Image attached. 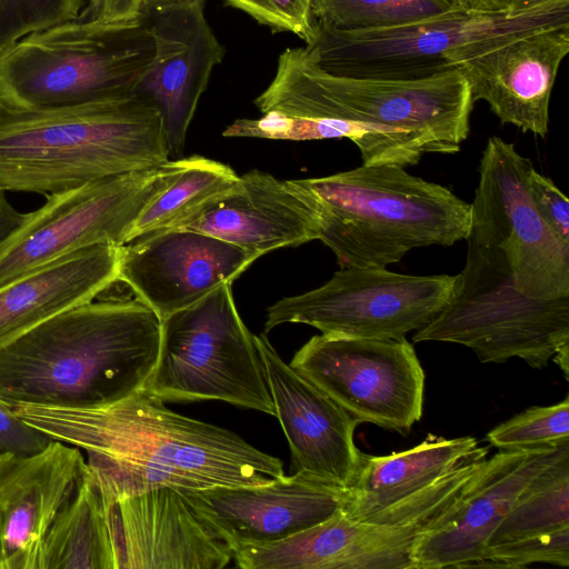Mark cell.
<instances>
[{"label": "cell", "mask_w": 569, "mask_h": 569, "mask_svg": "<svg viewBox=\"0 0 569 569\" xmlns=\"http://www.w3.org/2000/svg\"><path fill=\"white\" fill-rule=\"evenodd\" d=\"M9 406L46 436L88 453L106 503L159 487L251 486L284 475L277 457L230 430L170 410L144 388L99 407Z\"/></svg>", "instance_id": "6da1fadb"}, {"label": "cell", "mask_w": 569, "mask_h": 569, "mask_svg": "<svg viewBox=\"0 0 569 569\" xmlns=\"http://www.w3.org/2000/svg\"><path fill=\"white\" fill-rule=\"evenodd\" d=\"M160 342V319L138 299L73 307L0 349V399L77 408L120 401L144 388Z\"/></svg>", "instance_id": "7a4b0ae2"}, {"label": "cell", "mask_w": 569, "mask_h": 569, "mask_svg": "<svg viewBox=\"0 0 569 569\" xmlns=\"http://www.w3.org/2000/svg\"><path fill=\"white\" fill-rule=\"evenodd\" d=\"M254 104L263 114L335 119L369 133L370 164L416 166L423 154H452L470 131L473 100L465 74L450 69L419 79L336 76L303 48H288Z\"/></svg>", "instance_id": "3957f363"}, {"label": "cell", "mask_w": 569, "mask_h": 569, "mask_svg": "<svg viewBox=\"0 0 569 569\" xmlns=\"http://www.w3.org/2000/svg\"><path fill=\"white\" fill-rule=\"evenodd\" d=\"M159 112L137 97L0 107V188L50 194L169 160Z\"/></svg>", "instance_id": "277c9868"}, {"label": "cell", "mask_w": 569, "mask_h": 569, "mask_svg": "<svg viewBox=\"0 0 569 569\" xmlns=\"http://www.w3.org/2000/svg\"><path fill=\"white\" fill-rule=\"evenodd\" d=\"M319 212V237L340 268H387L410 250L466 240L471 204L397 164L295 179Z\"/></svg>", "instance_id": "5b68a950"}, {"label": "cell", "mask_w": 569, "mask_h": 569, "mask_svg": "<svg viewBox=\"0 0 569 569\" xmlns=\"http://www.w3.org/2000/svg\"><path fill=\"white\" fill-rule=\"evenodd\" d=\"M153 54L140 14L119 22L56 24L0 54V107L38 110L132 97Z\"/></svg>", "instance_id": "8992f818"}, {"label": "cell", "mask_w": 569, "mask_h": 569, "mask_svg": "<svg viewBox=\"0 0 569 569\" xmlns=\"http://www.w3.org/2000/svg\"><path fill=\"white\" fill-rule=\"evenodd\" d=\"M569 23V0L520 12L453 6L421 20L382 29L339 31L316 22L305 49L323 71L372 79H419L457 68L517 36Z\"/></svg>", "instance_id": "52a82bcc"}, {"label": "cell", "mask_w": 569, "mask_h": 569, "mask_svg": "<svg viewBox=\"0 0 569 569\" xmlns=\"http://www.w3.org/2000/svg\"><path fill=\"white\" fill-rule=\"evenodd\" d=\"M466 240V264L448 302L412 340L459 343L483 363L520 358L531 368H545L569 345V296L536 299L521 293L505 251L473 219Z\"/></svg>", "instance_id": "ba28073f"}, {"label": "cell", "mask_w": 569, "mask_h": 569, "mask_svg": "<svg viewBox=\"0 0 569 569\" xmlns=\"http://www.w3.org/2000/svg\"><path fill=\"white\" fill-rule=\"evenodd\" d=\"M144 389L164 402L218 400L276 416L256 336L231 283L161 321L159 357Z\"/></svg>", "instance_id": "9c48e42d"}, {"label": "cell", "mask_w": 569, "mask_h": 569, "mask_svg": "<svg viewBox=\"0 0 569 569\" xmlns=\"http://www.w3.org/2000/svg\"><path fill=\"white\" fill-rule=\"evenodd\" d=\"M183 159L103 178L61 192L27 212L0 243V288L67 254L124 246L143 209L179 174Z\"/></svg>", "instance_id": "30bf717a"}, {"label": "cell", "mask_w": 569, "mask_h": 569, "mask_svg": "<svg viewBox=\"0 0 569 569\" xmlns=\"http://www.w3.org/2000/svg\"><path fill=\"white\" fill-rule=\"evenodd\" d=\"M456 276H412L387 268H340L321 287L278 300L264 331L303 323L323 335L399 339L428 325L446 306Z\"/></svg>", "instance_id": "8fae6325"}, {"label": "cell", "mask_w": 569, "mask_h": 569, "mask_svg": "<svg viewBox=\"0 0 569 569\" xmlns=\"http://www.w3.org/2000/svg\"><path fill=\"white\" fill-rule=\"evenodd\" d=\"M290 366L362 422L407 435L422 416L425 372L406 338L318 335Z\"/></svg>", "instance_id": "7c38bea8"}, {"label": "cell", "mask_w": 569, "mask_h": 569, "mask_svg": "<svg viewBox=\"0 0 569 569\" xmlns=\"http://www.w3.org/2000/svg\"><path fill=\"white\" fill-rule=\"evenodd\" d=\"M489 447L473 437L429 435L388 456L361 455L341 511L370 523L405 526L437 520L481 470Z\"/></svg>", "instance_id": "4fadbf2b"}, {"label": "cell", "mask_w": 569, "mask_h": 569, "mask_svg": "<svg viewBox=\"0 0 569 569\" xmlns=\"http://www.w3.org/2000/svg\"><path fill=\"white\" fill-rule=\"evenodd\" d=\"M533 164L516 147L491 137L482 151L471 219L508 259L516 288L529 298L569 296V244L539 216L529 190Z\"/></svg>", "instance_id": "5bb4252c"}, {"label": "cell", "mask_w": 569, "mask_h": 569, "mask_svg": "<svg viewBox=\"0 0 569 569\" xmlns=\"http://www.w3.org/2000/svg\"><path fill=\"white\" fill-rule=\"evenodd\" d=\"M140 17L153 39L154 54L134 97L159 112L170 154H180L200 97L226 49L206 19L204 0L143 6Z\"/></svg>", "instance_id": "9a60e30c"}, {"label": "cell", "mask_w": 569, "mask_h": 569, "mask_svg": "<svg viewBox=\"0 0 569 569\" xmlns=\"http://www.w3.org/2000/svg\"><path fill=\"white\" fill-rule=\"evenodd\" d=\"M257 256L212 236L168 229L120 247L118 281L160 321L231 283Z\"/></svg>", "instance_id": "2e32d148"}, {"label": "cell", "mask_w": 569, "mask_h": 569, "mask_svg": "<svg viewBox=\"0 0 569 569\" xmlns=\"http://www.w3.org/2000/svg\"><path fill=\"white\" fill-rule=\"evenodd\" d=\"M569 451V440L529 450H501L437 522L417 539L413 569L471 568L482 559L488 540L528 483Z\"/></svg>", "instance_id": "e0dca14e"}, {"label": "cell", "mask_w": 569, "mask_h": 569, "mask_svg": "<svg viewBox=\"0 0 569 569\" xmlns=\"http://www.w3.org/2000/svg\"><path fill=\"white\" fill-rule=\"evenodd\" d=\"M181 491L229 548L289 538L335 516L347 498V489L302 471L261 485Z\"/></svg>", "instance_id": "ac0fdd59"}, {"label": "cell", "mask_w": 569, "mask_h": 569, "mask_svg": "<svg viewBox=\"0 0 569 569\" xmlns=\"http://www.w3.org/2000/svg\"><path fill=\"white\" fill-rule=\"evenodd\" d=\"M256 342L296 471L349 488L361 461L362 451L355 443L361 422L287 363L266 332L256 336Z\"/></svg>", "instance_id": "d6986e66"}, {"label": "cell", "mask_w": 569, "mask_h": 569, "mask_svg": "<svg viewBox=\"0 0 569 569\" xmlns=\"http://www.w3.org/2000/svg\"><path fill=\"white\" fill-rule=\"evenodd\" d=\"M106 505L117 569H222L232 560L179 489L159 487Z\"/></svg>", "instance_id": "ffe728a7"}, {"label": "cell", "mask_w": 569, "mask_h": 569, "mask_svg": "<svg viewBox=\"0 0 569 569\" xmlns=\"http://www.w3.org/2000/svg\"><path fill=\"white\" fill-rule=\"evenodd\" d=\"M569 52V23L508 39L457 68L473 102L486 101L501 123L545 138L559 67Z\"/></svg>", "instance_id": "44dd1931"}, {"label": "cell", "mask_w": 569, "mask_h": 569, "mask_svg": "<svg viewBox=\"0 0 569 569\" xmlns=\"http://www.w3.org/2000/svg\"><path fill=\"white\" fill-rule=\"evenodd\" d=\"M435 522L370 523L340 510L289 538L230 550L242 569H413L415 543Z\"/></svg>", "instance_id": "7402d4cb"}, {"label": "cell", "mask_w": 569, "mask_h": 569, "mask_svg": "<svg viewBox=\"0 0 569 569\" xmlns=\"http://www.w3.org/2000/svg\"><path fill=\"white\" fill-rule=\"evenodd\" d=\"M84 466L79 448L59 440L33 455L0 452V569H36L43 538Z\"/></svg>", "instance_id": "603a6c76"}, {"label": "cell", "mask_w": 569, "mask_h": 569, "mask_svg": "<svg viewBox=\"0 0 569 569\" xmlns=\"http://www.w3.org/2000/svg\"><path fill=\"white\" fill-rule=\"evenodd\" d=\"M180 229L212 236L259 258L279 248L318 240L319 212L295 180L251 170Z\"/></svg>", "instance_id": "cb8c5ba5"}, {"label": "cell", "mask_w": 569, "mask_h": 569, "mask_svg": "<svg viewBox=\"0 0 569 569\" xmlns=\"http://www.w3.org/2000/svg\"><path fill=\"white\" fill-rule=\"evenodd\" d=\"M120 247L84 248L0 288V349L117 282Z\"/></svg>", "instance_id": "d4e9b609"}, {"label": "cell", "mask_w": 569, "mask_h": 569, "mask_svg": "<svg viewBox=\"0 0 569 569\" xmlns=\"http://www.w3.org/2000/svg\"><path fill=\"white\" fill-rule=\"evenodd\" d=\"M36 569H117L108 508L87 462L43 538Z\"/></svg>", "instance_id": "484cf974"}, {"label": "cell", "mask_w": 569, "mask_h": 569, "mask_svg": "<svg viewBox=\"0 0 569 569\" xmlns=\"http://www.w3.org/2000/svg\"><path fill=\"white\" fill-rule=\"evenodd\" d=\"M238 180L239 174L228 164L202 156L183 158L179 174L137 219L129 242L180 228L221 199Z\"/></svg>", "instance_id": "4316f807"}, {"label": "cell", "mask_w": 569, "mask_h": 569, "mask_svg": "<svg viewBox=\"0 0 569 569\" xmlns=\"http://www.w3.org/2000/svg\"><path fill=\"white\" fill-rule=\"evenodd\" d=\"M567 527H569V451L528 483L490 536L487 547L547 535Z\"/></svg>", "instance_id": "83f0119b"}, {"label": "cell", "mask_w": 569, "mask_h": 569, "mask_svg": "<svg viewBox=\"0 0 569 569\" xmlns=\"http://www.w3.org/2000/svg\"><path fill=\"white\" fill-rule=\"evenodd\" d=\"M451 0H311L317 23L339 31L397 27L445 12Z\"/></svg>", "instance_id": "f1b7e54d"}, {"label": "cell", "mask_w": 569, "mask_h": 569, "mask_svg": "<svg viewBox=\"0 0 569 569\" xmlns=\"http://www.w3.org/2000/svg\"><path fill=\"white\" fill-rule=\"evenodd\" d=\"M222 134L230 138L289 141L346 138L358 147L363 164L371 162V142L368 131L359 123L350 121L268 112L258 119H237L224 129Z\"/></svg>", "instance_id": "f546056e"}, {"label": "cell", "mask_w": 569, "mask_h": 569, "mask_svg": "<svg viewBox=\"0 0 569 569\" xmlns=\"http://www.w3.org/2000/svg\"><path fill=\"white\" fill-rule=\"evenodd\" d=\"M500 450H529L569 440V397L545 407H531L498 425L487 435Z\"/></svg>", "instance_id": "4dcf8cb0"}, {"label": "cell", "mask_w": 569, "mask_h": 569, "mask_svg": "<svg viewBox=\"0 0 569 569\" xmlns=\"http://www.w3.org/2000/svg\"><path fill=\"white\" fill-rule=\"evenodd\" d=\"M86 0H0V54L20 39L76 20Z\"/></svg>", "instance_id": "1f68e13d"}, {"label": "cell", "mask_w": 569, "mask_h": 569, "mask_svg": "<svg viewBox=\"0 0 569 569\" xmlns=\"http://www.w3.org/2000/svg\"><path fill=\"white\" fill-rule=\"evenodd\" d=\"M480 561H487L488 567L495 568H525L536 562L568 567L569 527L547 535L488 546Z\"/></svg>", "instance_id": "d6a6232c"}, {"label": "cell", "mask_w": 569, "mask_h": 569, "mask_svg": "<svg viewBox=\"0 0 569 569\" xmlns=\"http://www.w3.org/2000/svg\"><path fill=\"white\" fill-rule=\"evenodd\" d=\"M241 10L272 32H291L306 44L311 40L316 20L311 13V0H223Z\"/></svg>", "instance_id": "836d02e7"}, {"label": "cell", "mask_w": 569, "mask_h": 569, "mask_svg": "<svg viewBox=\"0 0 569 569\" xmlns=\"http://www.w3.org/2000/svg\"><path fill=\"white\" fill-rule=\"evenodd\" d=\"M532 202L550 230L569 244V200L553 181L532 168L529 176Z\"/></svg>", "instance_id": "e575fe53"}, {"label": "cell", "mask_w": 569, "mask_h": 569, "mask_svg": "<svg viewBox=\"0 0 569 569\" xmlns=\"http://www.w3.org/2000/svg\"><path fill=\"white\" fill-rule=\"evenodd\" d=\"M53 439L20 419L0 399V452L28 456L43 450Z\"/></svg>", "instance_id": "d590c367"}, {"label": "cell", "mask_w": 569, "mask_h": 569, "mask_svg": "<svg viewBox=\"0 0 569 569\" xmlns=\"http://www.w3.org/2000/svg\"><path fill=\"white\" fill-rule=\"evenodd\" d=\"M142 0H86L77 20L119 22L139 17Z\"/></svg>", "instance_id": "8d00e7d4"}, {"label": "cell", "mask_w": 569, "mask_h": 569, "mask_svg": "<svg viewBox=\"0 0 569 569\" xmlns=\"http://www.w3.org/2000/svg\"><path fill=\"white\" fill-rule=\"evenodd\" d=\"M26 213L18 211L8 200L6 190L0 188V243L24 220Z\"/></svg>", "instance_id": "74e56055"}, {"label": "cell", "mask_w": 569, "mask_h": 569, "mask_svg": "<svg viewBox=\"0 0 569 569\" xmlns=\"http://www.w3.org/2000/svg\"><path fill=\"white\" fill-rule=\"evenodd\" d=\"M552 0H479L477 10L520 12Z\"/></svg>", "instance_id": "f35d334b"}, {"label": "cell", "mask_w": 569, "mask_h": 569, "mask_svg": "<svg viewBox=\"0 0 569 569\" xmlns=\"http://www.w3.org/2000/svg\"><path fill=\"white\" fill-rule=\"evenodd\" d=\"M551 359L561 369L566 380H569V345L562 346Z\"/></svg>", "instance_id": "ab89813d"}, {"label": "cell", "mask_w": 569, "mask_h": 569, "mask_svg": "<svg viewBox=\"0 0 569 569\" xmlns=\"http://www.w3.org/2000/svg\"><path fill=\"white\" fill-rule=\"evenodd\" d=\"M451 1L458 6L466 7L469 9H475V10H477V6L479 2V0H451Z\"/></svg>", "instance_id": "60d3db41"}]
</instances>
